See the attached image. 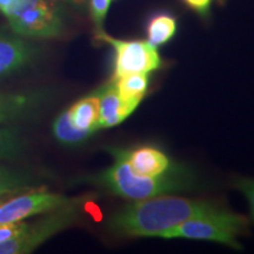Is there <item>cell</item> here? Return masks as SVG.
Returning a JSON list of instances; mask_svg holds the SVG:
<instances>
[{"instance_id": "24", "label": "cell", "mask_w": 254, "mask_h": 254, "mask_svg": "<svg viewBox=\"0 0 254 254\" xmlns=\"http://www.w3.org/2000/svg\"><path fill=\"white\" fill-rule=\"evenodd\" d=\"M5 200V196H0V205L2 204V201H4Z\"/></svg>"}, {"instance_id": "7", "label": "cell", "mask_w": 254, "mask_h": 254, "mask_svg": "<svg viewBox=\"0 0 254 254\" xmlns=\"http://www.w3.org/2000/svg\"><path fill=\"white\" fill-rule=\"evenodd\" d=\"M71 198L47 192V190H34L18 194L13 198L5 199L0 205V224L4 222L23 221L36 215L45 214L63 207L71 201Z\"/></svg>"}, {"instance_id": "9", "label": "cell", "mask_w": 254, "mask_h": 254, "mask_svg": "<svg viewBox=\"0 0 254 254\" xmlns=\"http://www.w3.org/2000/svg\"><path fill=\"white\" fill-rule=\"evenodd\" d=\"M37 56V46L27 38L15 33H0V79L28 67Z\"/></svg>"}, {"instance_id": "14", "label": "cell", "mask_w": 254, "mask_h": 254, "mask_svg": "<svg viewBox=\"0 0 254 254\" xmlns=\"http://www.w3.org/2000/svg\"><path fill=\"white\" fill-rule=\"evenodd\" d=\"M112 80L116 84L117 91L122 100L135 101L139 104L144 99L150 84L147 73H128Z\"/></svg>"}, {"instance_id": "20", "label": "cell", "mask_w": 254, "mask_h": 254, "mask_svg": "<svg viewBox=\"0 0 254 254\" xmlns=\"http://www.w3.org/2000/svg\"><path fill=\"white\" fill-rule=\"evenodd\" d=\"M234 186L243 193L249 202L251 218L254 222V179L253 178H238L234 182Z\"/></svg>"}, {"instance_id": "8", "label": "cell", "mask_w": 254, "mask_h": 254, "mask_svg": "<svg viewBox=\"0 0 254 254\" xmlns=\"http://www.w3.org/2000/svg\"><path fill=\"white\" fill-rule=\"evenodd\" d=\"M47 95L43 91L0 92V126H11L34 117Z\"/></svg>"}, {"instance_id": "15", "label": "cell", "mask_w": 254, "mask_h": 254, "mask_svg": "<svg viewBox=\"0 0 254 254\" xmlns=\"http://www.w3.org/2000/svg\"><path fill=\"white\" fill-rule=\"evenodd\" d=\"M177 32V21L170 14H158L147 25V41L155 47L164 45L174 37Z\"/></svg>"}, {"instance_id": "3", "label": "cell", "mask_w": 254, "mask_h": 254, "mask_svg": "<svg viewBox=\"0 0 254 254\" xmlns=\"http://www.w3.org/2000/svg\"><path fill=\"white\" fill-rule=\"evenodd\" d=\"M249 232V219L245 215L220 207L207 213L190 218L161 236L164 239H189L213 241L240 250L239 237Z\"/></svg>"}, {"instance_id": "23", "label": "cell", "mask_w": 254, "mask_h": 254, "mask_svg": "<svg viewBox=\"0 0 254 254\" xmlns=\"http://www.w3.org/2000/svg\"><path fill=\"white\" fill-rule=\"evenodd\" d=\"M12 1H13V0H0V12L2 13V12L11 5Z\"/></svg>"}, {"instance_id": "17", "label": "cell", "mask_w": 254, "mask_h": 254, "mask_svg": "<svg viewBox=\"0 0 254 254\" xmlns=\"http://www.w3.org/2000/svg\"><path fill=\"white\" fill-rule=\"evenodd\" d=\"M53 134H55L57 140H59L62 144L71 146L81 144L92 135L91 133L79 131L75 127H73L68 119L67 111H64L55 120V123H53Z\"/></svg>"}, {"instance_id": "4", "label": "cell", "mask_w": 254, "mask_h": 254, "mask_svg": "<svg viewBox=\"0 0 254 254\" xmlns=\"http://www.w3.org/2000/svg\"><path fill=\"white\" fill-rule=\"evenodd\" d=\"M2 14L12 32L27 39L56 38L64 31L62 15L49 0H13Z\"/></svg>"}, {"instance_id": "19", "label": "cell", "mask_w": 254, "mask_h": 254, "mask_svg": "<svg viewBox=\"0 0 254 254\" xmlns=\"http://www.w3.org/2000/svg\"><path fill=\"white\" fill-rule=\"evenodd\" d=\"M27 227V222L15 221V222H4L0 224V244L11 241L24 233Z\"/></svg>"}, {"instance_id": "18", "label": "cell", "mask_w": 254, "mask_h": 254, "mask_svg": "<svg viewBox=\"0 0 254 254\" xmlns=\"http://www.w3.org/2000/svg\"><path fill=\"white\" fill-rule=\"evenodd\" d=\"M112 0H88V9L94 25V33L104 31V21Z\"/></svg>"}, {"instance_id": "22", "label": "cell", "mask_w": 254, "mask_h": 254, "mask_svg": "<svg viewBox=\"0 0 254 254\" xmlns=\"http://www.w3.org/2000/svg\"><path fill=\"white\" fill-rule=\"evenodd\" d=\"M78 11H86L88 8V0H60Z\"/></svg>"}, {"instance_id": "21", "label": "cell", "mask_w": 254, "mask_h": 254, "mask_svg": "<svg viewBox=\"0 0 254 254\" xmlns=\"http://www.w3.org/2000/svg\"><path fill=\"white\" fill-rule=\"evenodd\" d=\"M184 1L189 7L194 9L199 14L206 15L211 7L212 0H184Z\"/></svg>"}, {"instance_id": "6", "label": "cell", "mask_w": 254, "mask_h": 254, "mask_svg": "<svg viewBox=\"0 0 254 254\" xmlns=\"http://www.w3.org/2000/svg\"><path fill=\"white\" fill-rule=\"evenodd\" d=\"M98 40L109 44L114 51L113 78L128 73H151L161 67L158 49L145 40H123L109 36L106 32L95 33Z\"/></svg>"}, {"instance_id": "10", "label": "cell", "mask_w": 254, "mask_h": 254, "mask_svg": "<svg viewBox=\"0 0 254 254\" xmlns=\"http://www.w3.org/2000/svg\"><path fill=\"white\" fill-rule=\"evenodd\" d=\"M97 92L99 95L98 129L111 128L119 125L128 118L139 106V103L122 100L113 80L99 88Z\"/></svg>"}, {"instance_id": "11", "label": "cell", "mask_w": 254, "mask_h": 254, "mask_svg": "<svg viewBox=\"0 0 254 254\" xmlns=\"http://www.w3.org/2000/svg\"><path fill=\"white\" fill-rule=\"evenodd\" d=\"M124 150L129 166L134 172L141 176H163L178 166L173 164L167 154L152 146H141L134 150Z\"/></svg>"}, {"instance_id": "13", "label": "cell", "mask_w": 254, "mask_h": 254, "mask_svg": "<svg viewBox=\"0 0 254 254\" xmlns=\"http://www.w3.org/2000/svg\"><path fill=\"white\" fill-rule=\"evenodd\" d=\"M36 186L37 178L32 173L0 164V196L21 193Z\"/></svg>"}, {"instance_id": "12", "label": "cell", "mask_w": 254, "mask_h": 254, "mask_svg": "<svg viewBox=\"0 0 254 254\" xmlns=\"http://www.w3.org/2000/svg\"><path fill=\"white\" fill-rule=\"evenodd\" d=\"M68 119L73 127L91 134L98 129L99 119V95L98 92L81 98L67 110Z\"/></svg>"}, {"instance_id": "1", "label": "cell", "mask_w": 254, "mask_h": 254, "mask_svg": "<svg viewBox=\"0 0 254 254\" xmlns=\"http://www.w3.org/2000/svg\"><path fill=\"white\" fill-rule=\"evenodd\" d=\"M215 208L217 205L206 200L157 195L125 205L109 219V227L120 236L160 238L187 219Z\"/></svg>"}, {"instance_id": "16", "label": "cell", "mask_w": 254, "mask_h": 254, "mask_svg": "<svg viewBox=\"0 0 254 254\" xmlns=\"http://www.w3.org/2000/svg\"><path fill=\"white\" fill-rule=\"evenodd\" d=\"M26 142L17 127L0 126V159L13 160L21 157Z\"/></svg>"}, {"instance_id": "2", "label": "cell", "mask_w": 254, "mask_h": 254, "mask_svg": "<svg viewBox=\"0 0 254 254\" xmlns=\"http://www.w3.org/2000/svg\"><path fill=\"white\" fill-rule=\"evenodd\" d=\"M114 163L103 172L86 178V182L101 186L107 192L129 201L153 198L190 189L193 185L192 177L180 166L159 177L141 176L132 170L125 155V150L119 147L107 148Z\"/></svg>"}, {"instance_id": "5", "label": "cell", "mask_w": 254, "mask_h": 254, "mask_svg": "<svg viewBox=\"0 0 254 254\" xmlns=\"http://www.w3.org/2000/svg\"><path fill=\"white\" fill-rule=\"evenodd\" d=\"M84 199L73 198L67 205L47 212L34 222H27L26 230L15 239L0 244V254H28L57 233L72 226L80 215Z\"/></svg>"}]
</instances>
